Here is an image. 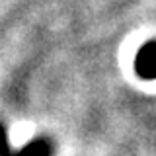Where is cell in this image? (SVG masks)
<instances>
[{
    "label": "cell",
    "mask_w": 156,
    "mask_h": 156,
    "mask_svg": "<svg viewBox=\"0 0 156 156\" xmlns=\"http://www.w3.org/2000/svg\"><path fill=\"white\" fill-rule=\"evenodd\" d=\"M136 72L144 80H154L156 78V41H150L136 53L135 61Z\"/></svg>",
    "instance_id": "cell-1"
},
{
    "label": "cell",
    "mask_w": 156,
    "mask_h": 156,
    "mask_svg": "<svg viewBox=\"0 0 156 156\" xmlns=\"http://www.w3.org/2000/svg\"><path fill=\"white\" fill-rule=\"evenodd\" d=\"M10 143H8V136H6V131L4 127L0 125V156H8L10 154Z\"/></svg>",
    "instance_id": "cell-3"
},
{
    "label": "cell",
    "mask_w": 156,
    "mask_h": 156,
    "mask_svg": "<svg viewBox=\"0 0 156 156\" xmlns=\"http://www.w3.org/2000/svg\"><path fill=\"white\" fill-rule=\"evenodd\" d=\"M8 156H51V144L45 139H37L31 143L23 144L20 150H10Z\"/></svg>",
    "instance_id": "cell-2"
}]
</instances>
